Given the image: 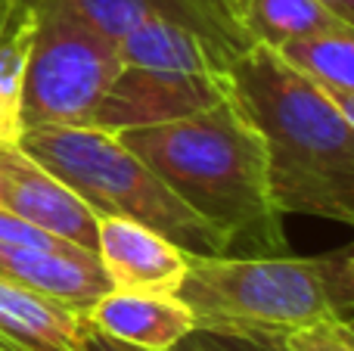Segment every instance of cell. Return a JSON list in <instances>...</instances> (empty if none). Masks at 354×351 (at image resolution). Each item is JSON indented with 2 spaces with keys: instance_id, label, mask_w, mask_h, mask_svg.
Listing matches in <instances>:
<instances>
[{
  "instance_id": "6da1fadb",
  "label": "cell",
  "mask_w": 354,
  "mask_h": 351,
  "mask_svg": "<svg viewBox=\"0 0 354 351\" xmlns=\"http://www.w3.org/2000/svg\"><path fill=\"white\" fill-rule=\"evenodd\" d=\"M230 84L264 140L274 209L354 227V128L320 84L264 44L233 62Z\"/></svg>"
},
{
  "instance_id": "7a4b0ae2",
  "label": "cell",
  "mask_w": 354,
  "mask_h": 351,
  "mask_svg": "<svg viewBox=\"0 0 354 351\" xmlns=\"http://www.w3.org/2000/svg\"><path fill=\"white\" fill-rule=\"evenodd\" d=\"M199 218L233 249L274 255L286 249L280 211L270 202L264 140L236 97L165 124L115 131Z\"/></svg>"
},
{
  "instance_id": "3957f363",
  "label": "cell",
  "mask_w": 354,
  "mask_h": 351,
  "mask_svg": "<svg viewBox=\"0 0 354 351\" xmlns=\"http://www.w3.org/2000/svg\"><path fill=\"white\" fill-rule=\"evenodd\" d=\"M196 330L277 339L351 308L345 255H189L174 292Z\"/></svg>"
},
{
  "instance_id": "277c9868",
  "label": "cell",
  "mask_w": 354,
  "mask_h": 351,
  "mask_svg": "<svg viewBox=\"0 0 354 351\" xmlns=\"http://www.w3.org/2000/svg\"><path fill=\"white\" fill-rule=\"evenodd\" d=\"M19 146L66 184L97 218H131L187 255H230L218 227L177 199L165 180L103 128H31Z\"/></svg>"
},
{
  "instance_id": "5b68a950",
  "label": "cell",
  "mask_w": 354,
  "mask_h": 351,
  "mask_svg": "<svg viewBox=\"0 0 354 351\" xmlns=\"http://www.w3.org/2000/svg\"><path fill=\"white\" fill-rule=\"evenodd\" d=\"M35 47L22 93V131L93 128L97 109L122 68L118 44L59 0H31Z\"/></svg>"
},
{
  "instance_id": "8992f818",
  "label": "cell",
  "mask_w": 354,
  "mask_h": 351,
  "mask_svg": "<svg viewBox=\"0 0 354 351\" xmlns=\"http://www.w3.org/2000/svg\"><path fill=\"white\" fill-rule=\"evenodd\" d=\"M0 277L87 311L112 290L97 252L0 211Z\"/></svg>"
},
{
  "instance_id": "52a82bcc",
  "label": "cell",
  "mask_w": 354,
  "mask_h": 351,
  "mask_svg": "<svg viewBox=\"0 0 354 351\" xmlns=\"http://www.w3.org/2000/svg\"><path fill=\"white\" fill-rule=\"evenodd\" d=\"M233 93L230 72L202 75V72H171V68L122 66L112 78L103 103L97 109L93 128L128 131L147 124H165L187 118L208 106L221 103Z\"/></svg>"
},
{
  "instance_id": "ba28073f",
  "label": "cell",
  "mask_w": 354,
  "mask_h": 351,
  "mask_svg": "<svg viewBox=\"0 0 354 351\" xmlns=\"http://www.w3.org/2000/svg\"><path fill=\"white\" fill-rule=\"evenodd\" d=\"M0 211L97 252V215L19 143H0Z\"/></svg>"
},
{
  "instance_id": "9c48e42d",
  "label": "cell",
  "mask_w": 354,
  "mask_h": 351,
  "mask_svg": "<svg viewBox=\"0 0 354 351\" xmlns=\"http://www.w3.org/2000/svg\"><path fill=\"white\" fill-rule=\"evenodd\" d=\"M97 258L118 290L177 292L189 255L131 218H97Z\"/></svg>"
},
{
  "instance_id": "30bf717a",
  "label": "cell",
  "mask_w": 354,
  "mask_h": 351,
  "mask_svg": "<svg viewBox=\"0 0 354 351\" xmlns=\"http://www.w3.org/2000/svg\"><path fill=\"white\" fill-rule=\"evenodd\" d=\"M59 3L75 10L112 41H118L124 31L134 28L143 19L165 16L202 31L233 59H239L245 50L255 47V41L245 35L243 22L221 0H59Z\"/></svg>"
},
{
  "instance_id": "8fae6325",
  "label": "cell",
  "mask_w": 354,
  "mask_h": 351,
  "mask_svg": "<svg viewBox=\"0 0 354 351\" xmlns=\"http://www.w3.org/2000/svg\"><path fill=\"white\" fill-rule=\"evenodd\" d=\"M84 317L91 330L143 351L174 348L196 330L193 311L174 292L153 290H118V286H112L84 311Z\"/></svg>"
},
{
  "instance_id": "7c38bea8",
  "label": "cell",
  "mask_w": 354,
  "mask_h": 351,
  "mask_svg": "<svg viewBox=\"0 0 354 351\" xmlns=\"http://www.w3.org/2000/svg\"><path fill=\"white\" fill-rule=\"evenodd\" d=\"M84 311L0 277V345L6 351H87Z\"/></svg>"
},
{
  "instance_id": "4fadbf2b",
  "label": "cell",
  "mask_w": 354,
  "mask_h": 351,
  "mask_svg": "<svg viewBox=\"0 0 354 351\" xmlns=\"http://www.w3.org/2000/svg\"><path fill=\"white\" fill-rule=\"evenodd\" d=\"M118 59L122 66H147V68H171V72H202V75H227L233 59L230 53L208 41L202 31L177 22V19L153 16L137 22L118 37Z\"/></svg>"
},
{
  "instance_id": "5bb4252c",
  "label": "cell",
  "mask_w": 354,
  "mask_h": 351,
  "mask_svg": "<svg viewBox=\"0 0 354 351\" xmlns=\"http://www.w3.org/2000/svg\"><path fill=\"white\" fill-rule=\"evenodd\" d=\"M35 31L31 0H0V143H19L22 137V93Z\"/></svg>"
},
{
  "instance_id": "9a60e30c",
  "label": "cell",
  "mask_w": 354,
  "mask_h": 351,
  "mask_svg": "<svg viewBox=\"0 0 354 351\" xmlns=\"http://www.w3.org/2000/svg\"><path fill=\"white\" fill-rule=\"evenodd\" d=\"M243 28L255 44H264L270 50L299 37L354 31L320 0H249L243 10Z\"/></svg>"
},
{
  "instance_id": "2e32d148",
  "label": "cell",
  "mask_w": 354,
  "mask_h": 351,
  "mask_svg": "<svg viewBox=\"0 0 354 351\" xmlns=\"http://www.w3.org/2000/svg\"><path fill=\"white\" fill-rule=\"evenodd\" d=\"M283 62L299 68L317 84H336L354 91V31L348 35H314L277 47Z\"/></svg>"
},
{
  "instance_id": "e0dca14e",
  "label": "cell",
  "mask_w": 354,
  "mask_h": 351,
  "mask_svg": "<svg viewBox=\"0 0 354 351\" xmlns=\"http://www.w3.org/2000/svg\"><path fill=\"white\" fill-rule=\"evenodd\" d=\"M277 342L286 351H354V323H348L342 314L324 317L286 336H277Z\"/></svg>"
},
{
  "instance_id": "ac0fdd59",
  "label": "cell",
  "mask_w": 354,
  "mask_h": 351,
  "mask_svg": "<svg viewBox=\"0 0 354 351\" xmlns=\"http://www.w3.org/2000/svg\"><path fill=\"white\" fill-rule=\"evenodd\" d=\"M187 345L193 351H286L277 339L212 333V330H193V333L187 336Z\"/></svg>"
},
{
  "instance_id": "d6986e66",
  "label": "cell",
  "mask_w": 354,
  "mask_h": 351,
  "mask_svg": "<svg viewBox=\"0 0 354 351\" xmlns=\"http://www.w3.org/2000/svg\"><path fill=\"white\" fill-rule=\"evenodd\" d=\"M317 84V81H314ZM320 91L330 97V103L342 112V118L354 128V91L351 87H336V84H320Z\"/></svg>"
},
{
  "instance_id": "ffe728a7",
  "label": "cell",
  "mask_w": 354,
  "mask_h": 351,
  "mask_svg": "<svg viewBox=\"0 0 354 351\" xmlns=\"http://www.w3.org/2000/svg\"><path fill=\"white\" fill-rule=\"evenodd\" d=\"M87 351H143V348H131V345H124V342H115V339H109V336L97 333V330H87ZM165 351H193V348L183 339L180 345L165 348Z\"/></svg>"
},
{
  "instance_id": "44dd1931",
  "label": "cell",
  "mask_w": 354,
  "mask_h": 351,
  "mask_svg": "<svg viewBox=\"0 0 354 351\" xmlns=\"http://www.w3.org/2000/svg\"><path fill=\"white\" fill-rule=\"evenodd\" d=\"M320 3H326L333 12H336V16H342L345 22L354 28V0H320Z\"/></svg>"
},
{
  "instance_id": "7402d4cb",
  "label": "cell",
  "mask_w": 354,
  "mask_h": 351,
  "mask_svg": "<svg viewBox=\"0 0 354 351\" xmlns=\"http://www.w3.org/2000/svg\"><path fill=\"white\" fill-rule=\"evenodd\" d=\"M345 277H348V290H351V308H354V246L345 252Z\"/></svg>"
},
{
  "instance_id": "603a6c76",
  "label": "cell",
  "mask_w": 354,
  "mask_h": 351,
  "mask_svg": "<svg viewBox=\"0 0 354 351\" xmlns=\"http://www.w3.org/2000/svg\"><path fill=\"white\" fill-rule=\"evenodd\" d=\"M221 3H224L227 10L239 19V22H243V10H245V3H249V0H221Z\"/></svg>"
},
{
  "instance_id": "cb8c5ba5",
  "label": "cell",
  "mask_w": 354,
  "mask_h": 351,
  "mask_svg": "<svg viewBox=\"0 0 354 351\" xmlns=\"http://www.w3.org/2000/svg\"><path fill=\"white\" fill-rule=\"evenodd\" d=\"M0 351H6V348H3V345H0Z\"/></svg>"
}]
</instances>
